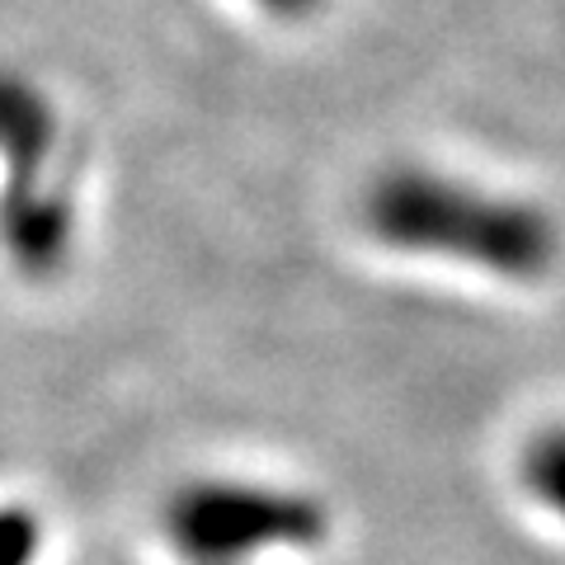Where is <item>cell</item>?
I'll return each instance as SVG.
<instances>
[{
    "label": "cell",
    "mask_w": 565,
    "mask_h": 565,
    "mask_svg": "<svg viewBox=\"0 0 565 565\" xmlns=\"http://www.w3.org/2000/svg\"><path fill=\"white\" fill-rule=\"evenodd\" d=\"M43 546V523L24 504L0 509V565H33Z\"/></svg>",
    "instance_id": "obj_4"
},
{
    "label": "cell",
    "mask_w": 565,
    "mask_h": 565,
    "mask_svg": "<svg viewBox=\"0 0 565 565\" xmlns=\"http://www.w3.org/2000/svg\"><path fill=\"white\" fill-rule=\"evenodd\" d=\"M255 6L278 14V20H307V14H316L326 0H255Z\"/></svg>",
    "instance_id": "obj_5"
},
{
    "label": "cell",
    "mask_w": 565,
    "mask_h": 565,
    "mask_svg": "<svg viewBox=\"0 0 565 565\" xmlns=\"http://www.w3.org/2000/svg\"><path fill=\"white\" fill-rule=\"evenodd\" d=\"M519 481L533 500L565 523V424H546L523 444L519 457Z\"/></svg>",
    "instance_id": "obj_3"
},
{
    "label": "cell",
    "mask_w": 565,
    "mask_h": 565,
    "mask_svg": "<svg viewBox=\"0 0 565 565\" xmlns=\"http://www.w3.org/2000/svg\"><path fill=\"white\" fill-rule=\"evenodd\" d=\"M166 537L189 565H245L282 546H316L326 537V509L282 486L193 481L170 494Z\"/></svg>",
    "instance_id": "obj_2"
},
{
    "label": "cell",
    "mask_w": 565,
    "mask_h": 565,
    "mask_svg": "<svg viewBox=\"0 0 565 565\" xmlns=\"http://www.w3.org/2000/svg\"><path fill=\"white\" fill-rule=\"evenodd\" d=\"M359 212L367 236L386 250L452 259L504 282H537L561 255V232L546 207L429 166L382 170Z\"/></svg>",
    "instance_id": "obj_1"
}]
</instances>
